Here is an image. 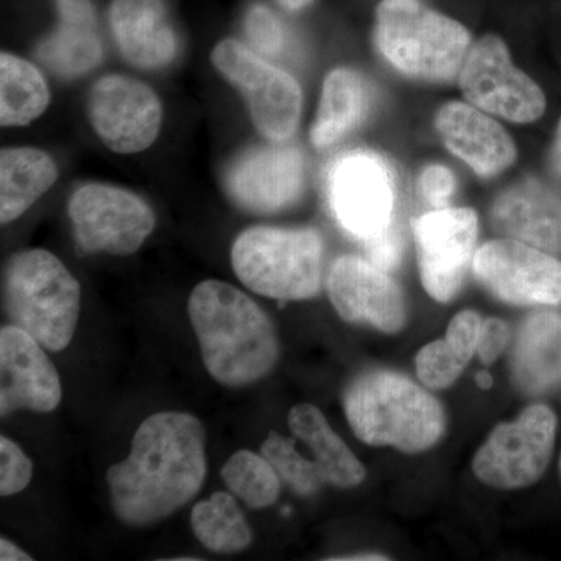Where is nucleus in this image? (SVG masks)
Segmentation results:
<instances>
[{
	"instance_id": "cd10ccee",
	"label": "nucleus",
	"mask_w": 561,
	"mask_h": 561,
	"mask_svg": "<svg viewBox=\"0 0 561 561\" xmlns=\"http://www.w3.org/2000/svg\"><path fill=\"white\" fill-rule=\"evenodd\" d=\"M225 485L250 508H267L278 501L280 478L262 454L238 451L221 468Z\"/></svg>"
},
{
	"instance_id": "473e14b6",
	"label": "nucleus",
	"mask_w": 561,
	"mask_h": 561,
	"mask_svg": "<svg viewBox=\"0 0 561 561\" xmlns=\"http://www.w3.org/2000/svg\"><path fill=\"white\" fill-rule=\"evenodd\" d=\"M365 250L367 260L376 267L387 273L397 271L404 254V234L400 225L393 221L386 231L365 241Z\"/></svg>"
},
{
	"instance_id": "ddd939ff",
	"label": "nucleus",
	"mask_w": 561,
	"mask_h": 561,
	"mask_svg": "<svg viewBox=\"0 0 561 561\" xmlns=\"http://www.w3.org/2000/svg\"><path fill=\"white\" fill-rule=\"evenodd\" d=\"M421 283L435 301H451L474 261L478 214L471 208H438L412 221Z\"/></svg>"
},
{
	"instance_id": "20e7f679",
	"label": "nucleus",
	"mask_w": 561,
	"mask_h": 561,
	"mask_svg": "<svg viewBox=\"0 0 561 561\" xmlns=\"http://www.w3.org/2000/svg\"><path fill=\"white\" fill-rule=\"evenodd\" d=\"M79 280L54 253L20 251L3 273L7 319L49 351L68 348L79 323Z\"/></svg>"
},
{
	"instance_id": "412c9836",
	"label": "nucleus",
	"mask_w": 561,
	"mask_h": 561,
	"mask_svg": "<svg viewBox=\"0 0 561 561\" xmlns=\"http://www.w3.org/2000/svg\"><path fill=\"white\" fill-rule=\"evenodd\" d=\"M60 25L41 41L36 55L61 79H77L101 65L103 46L91 0H57Z\"/></svg>"
},
{
	"instance_id": "f704fd0d",
	"label": "nucleus",
	"mask_w": 561,
	"mask_h": 561,
	"mask_svg": "<svg viewBox=\"0 0 561 561\" xmlns=\"http://www.w3.org/2000/svg\"><path fill=\"white\" fill-rule=\"evenodd\" d=\"M456 175L446 165L431 164L421 172L419 180L421 195H423L424 201L437 206V208L445 206V203L456 191Z\"/></svg>"
},
{
	"instance_id": "a211bd4d",
	"label": "nucleus",
	"mask_w": 561,
	"mask_h": 561,
	"mask_svg": "<svg viewBox=\"0 0 561 561\" xmlns=\"http://www.w3.org/2000/svg\"><path fill=\"white\" fill-rule=\"evenodd\" d=\"M435 127L448 150L483 179L504 172L518 157L511 135L471 103H446L435 117Z\"/></svg>"
},
{
	"instance_id": "6ab92c4d",
	"label": "nucleus",
	"mask_w": 561,
	"mask_h": 561,
	"mask_svg": "<svg viewBox=\"0 0 561 561\" xmlns=\"http://www.w3.org/2000/svg\"><path fill=\"white\" fill-rule=\"evenodd\" d=\"M491 224L504 238L561 253V192L537 179L518 181L491 208Z\"/></svg>"
},
{
	"instance_id": "c85d7f7f",
	"label": "nucleus",
	"mask_w": 561,
	"mask_h": 561,
	"mask_svg": "<svg viewBox=\"0 0 561 561\" xmlns=\"http://www.w3.org/2000/svg\"><path fill=\"white\" fill-rule=\"evenodd\" d=\"M261 454L271 461L280 481L287 483L300 496H311L323 489L324 483L321 482L312 465L298 451L294 438L284 437L278 432H271L267 440L262 445Z\"/></svg>"
},
{
	"instance_id": "2eb2a0df",
	"label": "nucleus",
	"mask_w": 561,
	"mask_h": 561,
	"mask_svg": "<svg viewBox=\"0 0 561 561\" xmlns=\"http://www.w3.org/2000/svg\"><path fill=\"white\" fill-rule=\"evenodd\" d=\"M328 295L348 323H367L383 332L404 328L408 312L401 287L389 273L359 256H341L331 265Z\"/></svg>"
},
{
	"instance_id": "393cba45",
	"label": "nucleus",
	"mask_w": 561,
	"mask_h": 561,
	"mask_svg": "<svg viewBox=\"0 0 561 561\" xmlns=\"http://www.w3.org/2000/svg\"><path fill=\"white\" fill-rule=\"evenodd\" d=\"M368 99L367 83L356 70L339 68L328 73L311 130L313 146L330 147L354 130L367 114Z\"/></svg>"
},
{
	"instance_id": "e433bc0d",
	"label": "nucleus",
	"mask_w": 561,
	"mask_h": 561,
	"mask_svg": "<svg viewBox=\"0 0 561 561\" xmlns=\"http://www.w3.org/2000/svg\"><path fill=\"white\" fill-rule=\"evenodd\" d=\"M0 560L2 561H22V560H33L32 556H28L27 552L22 551L20 546L14 545L10 540H5L2 538L0 540Z\"/></svg>"
},
{
	"instance_id": "58836bf2",
	"label": "nucleus",
	"mask_w": 561,
	"mask_h": 561,
	"mask_svg": "<svg viewBox=\"0 0 561 561\" xmlns=\"http://www.w3.org/2000/svg\"><path fill=\"white\" fill-rule=\"evenodd\" d=\"M278 2L289 10H302L311 5L313 0H278Z\"/></svg>"
},
{
	"instance_id": "a878e982",
	"label": "nucleus",
	"mask_w": 561,
	"mask_h": 561,
	"mask_svg": "<svg viewBox=\"0 0 561 561\" xmlns=\"http://www.w3.org/2000/svg\"><path fill=\"white\" fill-rule=\"evenodd\" d=\"M50 103L49 84L35 65L3 51L0 55V124L25 127Z\"/></svg>"
},
{
	"instance_id": "b1692460",
	"label": "nucleus",
	"mask_w": 561,
	"mask_h": 561,
	"mask_svg": "<svg viewBox=\"0 0 561 561\" xmlns=\"http://www.w3.org/2000/svg\"><path fill=\"white\" fill-rule=\"evenodd\" d=\"M58 180L57 162L46 151L13 147L0 153V220L20 219Z\"/></svg>"
},
{
	"instance_id": "ea45409f",
	"label": "nucleus",
	"mask_w": 561,
	"mask_h": 561,
	"mask_svg": "<svg viewBox=\"0 0 561 561\" xmlns=\"http://www.w3.org/2000/svg\"><path fill=\"white\" fill-rule=\"evenodd\" d=\"M334 560H389L387 557L381 556V553H359V556L354 557H341V559H334Z\"/></svg>"
},
{
	"instance_id": "c756f323",
	"label": "nucleus",
	"mask_w": 561,
	"mask_h": 561,
	"mask_svg": "<svg viewBox=\"0 0 561 561\" xmlns=\"http://www.w3.org/2000/svg\"><path fill=\"white\" fill-rule=\"evenodd\" d=\"M416 373L420 381L431 390H445L460 378L470 360L442 339L427 343L416 356Z\"/></svg>"
},
{
	"instance_id": "f8f14e48",
	"label": "nucleus",
	"mask_w": 561,
	"mask_h": 561,
	"mask_svg": "<svg viewBox=\"0 0 561 561\" xmlns=\"http://www.w3.org/2000/svg\"><path fill=\"white\" fill-rule=\"evenodd\" d=\"M472 272L497 300L515 306L561 302V261L557 254L515 239H496L476 251Z\"/></svg>"
},
{
	"instance_id": "2f4dec72",
	"label": "nucleus",
	"mask_w": 561,
	"mask_h": 561,
	"mask_svg": "<svg viewBox=\"0 0 561 561\" xmlns=\"http://www.w3.org/2000/svg\"><path fill=\"white\" fill-rule=\"evenodd\" d=\"M33 463L16 443L0 437V494L13 496L27 489L32 481Z\"/></svg>"
},
{
	"instance_id": "5701e85b",
	"label": "nucleus",
	"mask_w": 561,
	"mask_h": 561,
	"mask_svg": "<svg viewBox=\"0 0 561 561\" xmlns=\"http://www.w3.org/2000/svg\"><path fill=\"white\" fill-rule=\"evenodd\" d=\"M291 437L308 448L302 454L324 485L354 489L365 479V467L346 443L332 431L320 409L312 404H298L289 412ZM295 442V440H294Z\"/></svg>"
},
{
	"instance_id": "9b49d317",
	"label": "nucleus",
	"mask_w": 561,
	"mask_h": 561,
	"mask_svg": "<svg viewBox=\"0 0 561 561\" xmlns=\"http://www.w3.org/2000/svg\"><path fill=\"white\" fill-rule=\"evenodd\" d=\"M328 198L343 230L360 241L375 238L394 221L393 173L373 151H350L331 165Z\"/></svg>"
},
{
	"instance_id": "423d86ee",
	"label": "nucleus",
	"mask_w": 561,
	"mask_h": 561,
	"mask_svg": "<svg viewBox=\"0 0 561 561\" xmlns=\"http://www.w3.org/2000/svg\"><path fill=\"white\" fill-rule=\"evenodd\" d=\"M323 260V239L312 228H249L231 249L232 268L243 286L283 301L320 294Z\"/></svg>"
},
{
	"instance_id": "0eeeda50",
	"label": "nucleus",
	"mask_w": 561,
	"mask_h": 561,
	"mask_svg": "<svg viewBox=\"0 0 561 561\" xmlns=\"http://www.w3.org/2000/svg\"><path fill=\"white\" fill-rule=\"evenodd\" d=\"M210 61L228 83L241 91L262 136L273 142H286L294 136L301 119L302 92L290 73L238 39L217 44Z\"/></svg>"
},
{
	"instance_id": "6e6552de",
	"label": "nucleus",
	"mask_w": 561,
	"mask_h": 561,
	"mask_svg": "<svg viewBox=\"0 0 561 561\" xmlns=\"http://www.w3.org/2000/svg\"><path fill=\"white\" fill-rule=\"evenodd\" d=\"M557 416L545 404L529 405L512 423L500 424L476 453L472 471L485 485L518 490L534 485L551 463Z\"/></svg>"
},
{
	"instance_id": "a19ab883",
	"label": "nucleus",
	"mask_w": 561,
	"mask_h": 561,
	"mask_svg": "<svg viewBox=\"0 0 561 561\" xmlns=\"http://www.w3.org/2000/svg\"><path fill=\"white\" fill-rule=\"evenodd\" d=\"M491 383V376L486 375V373H481V375H478V386L481 387V389H490Z\"/></svg>"
},
{
	"instance_id": "f3484780",
	"label": "nucleus",
	"mask_w": 561,
	"mask_h": 561,
	"mask_svg": "<svg viewBox=\"0 0 561 561\" xmlns=\"http://www.w3.org/2000/svg\"><path fill=\"white\" fill-rule=\"evenodd\" d=\"M60 376L28 332L7 324L0 330V415L18 411L50 413L60 405Z\"/></svg>"
},
{
	"instance_id": "bb28decb",
	"label": "nucleus",
	"mask_w": 561,
	"mask_h": 561,
	"mask_svg": "<svg viewBox=\"0 0 561 561\" xmlns=\"http://www.w3.org/2000/svg\"><path fill=\"white\" fill-rule=\"evenodd\" d=\"M191 526L197 540L210 552H242L253 540L238 502L224 491H217L209 500L194 505Z\"/></svg>"
},
{
	"instance_id": "aec40b11",
	"label": "nucleus",
	"mask_w": 561,
	"mask_h": 561,
	"mask_svg": "<svg viewBox=\"0 0 561 561\" xmlns=\"http://www.w3.org/2000/svg\"><path fill=\"white\" fill-rule=\"evenodd\" d=\"M110 22L122 55L136 68H168L179 55V36L162 0H113Z\"/></svg>"
},
{
	"instance_id": "4c0bfd02",
	"label": "nucleus",
	"mask_w": 561,
	"mask_h": 561,
	"mask_svg": "<svg viewBox=\"0 0 561 561\" xmlns=\"http://www.w3.org/2000/svg\"><path fill=\"white\" fill-rule=\"evenodd\" d=\"M551 162L553 171H556L557 175L561 179V119L559 127H557L556 138H553Z\"/></svg>"
},
{
	"instance_id": "39448f33",
	"label": "nucleus",
	"mask_w": 561,
	"mask_h": 561,
	"mask_svg": "<svg viewBox=\"0 0 561 561\" xmlns=\"http://www.w3.org/2000/svg\"><path fill=\"white\" fill-rule=\"evenodd\" d=\"M375 44L394 69L434 83L460 76L472 46L460 22L419 0H382L376 9Z\"/></svg>"
},
{
	"instance_id": "7c9ffc66",
	"label": "nucleus",
	"mask_w": 561,
	"mask_h": 561,
	"mask_svg": "<svg viewBox=\"0 0 561 561\" xmlns=\"http://www.w3.org/2000/svg\"><path fill=\"white\" fill-rule=\"evenodd\" d=\"M245 33L254 50L262 57L276 58L286 50V28L267 7H251L245 16Z\"/></svg>"
},
{
	"instance_id": "7ed1b4c3",
	"label": "nucleus",
	"mask_w": 561,
	"mask_h": 561,
	"mask_svg": "<svg viewBox=\"0 0 561 561\" xmlns=\"http://www.w3.org/2000/svg\"><path fill=\"white\" fill-rule=\"evenodd\" d=\"M343 409L354 435L370 446L423 453L446 431L440 401L397 371L362 373L343 391Z\"/></svg>"
},
{
	"instance_id": "f257e3e1",
	"label": "nucleus",
	"mask_w": 561,
	"mask_h": 561,
	"mask_svg": "<svg viewBox=\"0 0 561 561\" xmlns=\"http://www.w3.org/2000/svg\"><path fill=\"white\" fill-rule=\"evenodd\" d=\"M206 432L190 413L161 412L135 432L127 459L106 474L121 523L149 527L190 504L206 479Z\"/></svg>"
},
{
	"instance_id": "f03ea898",
	"label": "nucleus",
	"mask_w": 561,
	"mask_h": 561,
	"mask_svg": "<svg viewBox=\"0 0 561 561\" xmlns=\"http://www.w3.org/2000/svg\"><path fill=\"white\" fill-rule=\"evenodd\" d=\"M187 309L203 364L221 386L247 387L275 368L278 335L249 295L224 280H203L192 290Z\"/></svg>"
},
{
	"instance_id": "72a5a7b5",
	"label": "nucleus",
	"mask_w": 561,
	"mask_h": 561,
	"mask_svg": "<svg viewBox=\"0 0 561 561\" xmlns=\"http://www.w3.org/2000/svg\"><path fill=\"white\" fill-rule=\"evenodd\" d=\"M482 319L479 313L463 311L457 313L446 331V341L459 351L461 356L471 360L478 351L479 335H481Z\"/></svg>"
},
{
	"instance_id": "4be33fe9",
	"label": "nucleus",
	"mask_w": 561,
	"mask_h": 561,
	"mask_svg": "<svg viewBox=\"0 0 561 561\" xmlns=\"http://www.w3.org/2000/svg\"><path fill=\"white\" fill-rule=\"evenodd\" d=\"M512 379L530 397L548 393L561 381V313H530L519 327L512 353Z\"/></svg>"
},
{
	"instance_id": "dca6fc26",
	"label": "nucleus",
	"mask_w": 561,
	"mask_h": 561,
	"mask_svg": "<svg viewBox=\"0 0 561 561\" xmlns=\"http://www.w3.org/2000/svg\"><path fill=\"white\" fill-rule=\"evenodd\" d=\"M305 158L290 146L254 147L247 150L227 173L232 201L256 214L289 208L305 190Z\"/></svg>"
},
{
	"instance_id": "4468645a",
	"label": "nucleus",
	"mask_w": 561,
	"mask_h": 561,
	"mask_svg": "<svg viewBox=\"0 0 561 561\" xmlns=\"http://www.w3.org/2000/svg\"><path fill=\"white\" fill-rule=\"evenodd\" d=\"M88 117L110 150L135 154L149 149L160 135L162 105L149 84L111 73L92 84Z\"/></svg>"
},
{
	"instance_id": "9d476101",
	"label": "nucleus",
	"mask_w": 561,
	"mask_h": 561,
	"mask_svg": "<svg viewBox=\"0 0 561 561\" xmlns=\"http://www.w3.org/2000/svg\"><path fill=\"white\" fill-rule=\"evenodd\" d=\"M459 81L465 99L491 116L530 124L545 113V92L513 65L511 51L500 36L486 35L472 44Z\"/></svg>"
},
{
	"instance_id": "79ce46f5",
	"label": "nucleus",
	"mask_w": 561,
	"mask_h": 561,
	"mask_svg": "<svg viewBox=\"0 0 561 561\" xmlns=\"http://www.w3.org/2000/svg\"><path fill=\"white\" fill-rule=\"evenodd\" d=\"M560 481H561V456H560Z\"/></svg>"
},
{
	"instance_id": "1a4fd4ad",
	"label": "nucleus",
	"mask_w": 561,
	"mask_h": 561,
	"mask_svg": "<svg viewBox=\"0 0 561 561\" xmlns=\"http://www.w3.org/2000/svg\"><path fill=\"white\" fill-rule=\"evenodd\" d=\"M77 245L84 253L130 256L153 232V210L139 195L111 184L79 187L68 206Z\"/></svg>"
},
{
	"instance_id": "c9c22d12",
	"label": "nucleus",
	"mask_w": 561,
	"mask_h": 561,
	"mask_svg": "<svg viewBox=\"0 0 561 561\" xmlns=\"http://www.w3.org/2000/svg\"><path fill=\"white\" fill-rule=\"evenodd\" d=\"M508 341H511V330H508V324L505 321L500 319L483 320L476 354L483 364L491 365L507 348Z\"/></svg>"
}]
</instances>
